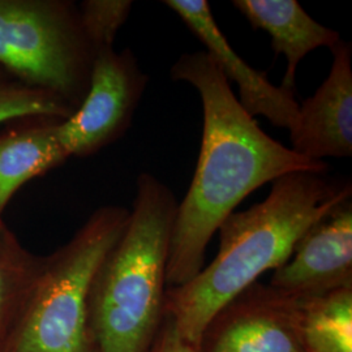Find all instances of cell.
I'll list each match as a JSON object with an SVG mask.
<instances>
[{
	"mask_svg": "<svg viewBox=\"0 0 352 352\" xmlns=\"http://www.w3.org/2000/svg\"><path fill=\"white\" fill-rule=\"evenodd\" d=\"M170 76L199 91L204 129L195 175L176 208L166 272L168 289L201 272L209 241L253 190L292 173L329 170L324 161H311L265 133L205 51L183 54Z\"/></svg>",
	"mask_w": 352,
	"mask_h": 352,
	"instance_id": "cell-1",
	"label": "cell"
},
{
	"mask_svg": "<svg viewBox=\"0 0 352 352\" xmlns=\"http://www.w3.org/2000/svg\"><path fill=\"white\" fill-rule=\"evenodd\" d=\"M351 196L350 182L292 173L273 182L264 201L230 214L217 231L219 248L210 265L166 292V315L173 318L180 338L195 347L218 311L264 273L285 264L309 227Z\"/></svg>",
	"mask_w": 352,
	"mask_h": 352,
	"instance_id": "cell-2",
	"label": "cell"
},
{
	"mask_svg": "<svg viewBox=\"0 0 352 352\" xmlns=\"http://www.w3.org/2000/svg\"><path fill=\"white\" fill-rule=\"evenodd\" d=\"M175 195L149 173L138 177L133 208L89 292L96 352H151L166 317L167 260Z\"/></svg>",
	"mask_w": 352,
	"mask_h": 352,
	"instance_id": "cell-3",
	"label": "cell"
},
{
	"mask_svg": "<svg viewBox=\"0 0 352 352\" xmlns=\"http://www.w3.org/2000/svg\"><path fill=\"white\" fill-rule=\"evenodd\" d=\"M128 218L129 210L123 206H101L64 245L45 256L1 352H96L89 329V292Z\"/></svg>",
	"mask_w": 352,
	"mask_h": 352,
	"instance_id": "cell-4",
	"label": "cell"
},
{
	"mask_svg": "<svg viewBox=\"0 0 352 352\" xmlns=\"http://www.w3.org/2000/svg\"><path fill=\"white\" fill-rule=\"evenodd\" d=\"M96 58L71 0H0V68L74 110L84 101Z\"/></svg>",
	"mask_w": 352,
	"mask_h": 352,
	"instance_id": "cell-5",
	"label": "cell"
},
{
	"mask_svg": "<svg viewBox=\"0 0 352 352\" xmlns=\"http://www.w3.org/2000/svg\"><path fill=\"white\" fill-rule=\"evenodd\" d=\"M149 82L129 47L96 52L88 93L59 124V140L69 157L85 158L122 139Z\"/></svg>",
	"mask_w": 352,
	"mask_h": 352,
	"instance_id": "cell-6",
	"label": "cell"
},
{
	"mask_svg": "<svg viewBox=\"0 0 352 352\" xmlns=\"http://www.w3.org/2000/svg\"><path fill=\"white\" fill-rule=\"evenodd\" d=\"M193 352H305L296 302L256 282L213 316Z\"/></svg>",
	"mask_w": 352,
	"mask_h": 352,
	"instance_id": "cell-7",
	"label": "cell"
},
{
	"mask_svg": "<svg viewBox=\"0 0 352 352\" xmlns=\"http://www.w3.org/2000/svg\"><path fill=\"white\" fill-rule=\"evenodd\" d=\"M267 286L294 302L352 287L351 197L309 227Z\"/></svg>",
	"mask_w": 352,
	"mask_h": 352,
	"instance_id": "cell-8",
	"label": "cell"
},
{
	"mask_svg": "<svg viewBox=\"0 0 352 352\" xmlns=\"http://www.w3.org/2000/svg\"><path fill=\"white\" fill-rule=\"evenodd\" d=\"M164 4L199 38L227 81L238 85L239 103L252 118L261 115L272 124L289 131L294 126L300 104L295 91L273 85L266 72L252 68L240 58L215 23L206 0H164Z\"/></svg>",
	"mask_w": 352,
	"mask_h": 352,
	"instance_id": "cell-9",
	"label": "cell"
},
{
	"mask_svg": "<svg viewBox=\"0 0 352 352\" xmlns=\"http://www.w3.org/2000/svg\"><path fill=\"white\" fill-rule=\"evenodd\" d=\"M330 50V74L315 94L299 104L289 129L291 149L311 161L352 154L351 43L340 39Z\"/></svg>",
	"mask_w": 352,
	"mask_h": 352,
	"instance_id": "cell-10",
	"label": "cell"
},
{
	"mask_svg": "<svg viewBox=\"0 0 352 352\" xmlns=\"http://www.w3.org/2000/svg\"><path fill=\"white\" fill-rule=\"evenodd\" d=\"M62 122L25 116L0 126V218L19 189L71 158L59 140Z\"/></svg>",
	"mask_w": 352,
	"mask_h": 352,
	"instance_id": "cell-11",
	"label": "cell"
},
{
	"mask_svg": "<svg viewBox=\"0 0 352 352\" xmlns=\"http://www.w3.org/2000/svg\"><path fill=\"white\" fill-rule=\"evenodd\" d=\"M232 6L254 29L270 34L276 55H285L287 69L279 87L291 91H296L302 59L316 49H331L340 39L338 32L318 24L296 0H234Z\"/></svg>",
	"mask_w": 352,
	"mask_h": 352,
	"instance_id": "cell-12",
	"label": "cell"
},
{
	"mask_svg": "<svg viewBox=\"0 0 352 352\" xmlns=\"http://www.w3.org/2000/svg\"><path fill=\"white\" fill-rule=\"evenodd\" d=\"M305 352H352V287L296 302Z\"/></svg>",
	"mask_w": 352,
	"mask_h": 352,
	"instance_id": "cell-13",
	"label": "cell"
},
{
	"mask_svg": "<svg viewBox=\"0 0 352 352\" xmlns=\"http://www.w3.org/2000/svg\"><path fill=\"white\" fill-rule=\"evenodd\" d=\"M45 256L26 250L0 218V349L36 285Z\"/></svg>",
	"mask_w": 352,
	"mask_h": 352,
	"instance_id": "cell-14",
	"label": "cell"
},
{
	"mask_svg": "<svg viewBox=\"0 0 352 352\" xmlns=\"http://www.w3.org/2000/svg\"><path fill=\"white\" fill-rule=\"evenodd\" d=\"M74 109L59 97L28 87L0 68V126L25 116L68 119Z\"/></svg>",
	"mask_w": 352,
	"mask_h": 352,
	"instance_id": "cell-15",
	"label": "cell"
},
{
	"mask_svg": "<svg viewBox=\"0 0 352 352\" xmlns=\"http://www.w3.org/2000/svg\"><path fill=\"white\" fill-rule=\"evenodd\" d=\"M132 6L131 0H84L78 4L81 24L96 52L113 47L115 38L126 24Z\"/></svg>",
	"mask_w": 352,
	"mask_h": 352,
	"instance_id": "cell-16",
	"label": "cell"
},
{
	"mask_svg": "<svg viewBox=\"0 0 352 352\" xmlns=\"http://www.w3.org/2000/svg\"><path fill=\"white\" fill-rule=\"evenodd\" d=\"M151 352H193V347L180 338L173 318L166 315Z\"/></svg>",
	"mask_w": 352,
	"mask_h": 352,
	"instance_id": "cell-17",
	"label": "cell"
},
{
	"mask_svg": "<svg viewBox=\"0 0 352 352\" xmlns=\"http://www.w3.org/2000/svg\"><path fill=\"white\" fill-rule=\"evenodd\" d=\"M0 352H1V349H0Z\"/></svg>",
	"mask_w": 352,
	"mask_h": 352,
	"instance_id": "cell-18",
	"label": "cell"
}]
</instances>
